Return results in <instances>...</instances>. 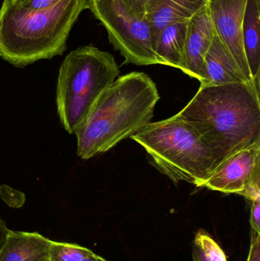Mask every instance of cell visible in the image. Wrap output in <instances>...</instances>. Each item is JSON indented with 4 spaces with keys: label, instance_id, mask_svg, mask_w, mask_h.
Segmentation results:
<instances>
[{
    "label": "cell",
    "instance_id": "1",
    "mask_svg": "<svg viewBox=\"0 0 260 261\" xmlns=\"http://www.w3.org/2000/svg\"><path fill=\"white\" fill-rule=\"evenodd\" d=\"M259 88L253 81L201 85L177 114L199 134L217 167L239 150L260 144Z\"/></svg>",
    "mask_w": 260,
    "mask_h": 261
},
{
    "label": "cell",
    "instance_id": "2",
    "mask_svg": "<svg viewBox=\"0 0 260 261\" xmlns=\"http://www.w3.org/2000/svg\"><path fill=\"white\" fill-rule=\"evenodd\" d=\"M159 99L157 85L146 73L119 76L75 132L78 156L90 159L131 138L151 123Z\"/></svg>",
    "mask_w": 260,
    "mask_h": 261
},
{
    "label": "cell",
    "instance_id": "3",
    "mask_svg": "<svg viewBox=\"0 0 260 261\" xmlns=\"http://www.w3.org/2000/svg\"><path fill=\"white\" fill-rule=\"evenodd\" d=\"M88 1L63 0L50 9L28 10L4 0L0 9V58L24 67L62 55Z\"/></svg>",
    "mask_w": 260,
    "mask_h": 261
},
{
    "label": "cell",
    "instance_id": "4",
    "mask_svg": "<svg viewBox=\"0 0 260 261\" xmlns=\"http://www.w3.org/2000/svg\"><path fill=\"white\" fill-rule=\"evenodd\" d=\"M131 138L148 152L156 168L176 184L184 181L200 187L217 167L199 134L177 115L151 122Z\"/></svg>",
    "mask_w": 260,
    "mask_h": 261
},
{
    "label": "cell",
    "instance_id": "5",
    "mask_svg": "<svg viewBox=\"0 0 260 261\" xmlns=\"http://www.w3.org/2000/svg\"><path fill=\"white\" fill-rule=\"evenodd\" d=\"M119 73L113 55L93 45L79 47L66 57L58 75L56 106L68 133L74 134L83 124Z\"/></svg>",
    "mask_w": 260,
    "mask_h": 261
},
{
    "label": "cell",
    "instance_id": "6",
    "mask_svg": "<svg viewBox=\"0 0 260 261\" xmlns=\"http://www.w3.org/2000/svg\"><path fill=\"white\" fill-rule=\"evenodd\" d=\"M88 9L108 32L110 43L125 58V64H158L147 19L131 13L123 0H89Z\"/></svg>",
    "mask_w": 260,
    "mask_h": 261
},
{
    "label": "cell",
    "instance_id": "7",
    "mask_svg": "<svg viewBox=\"0 0 260 261\" xmlns=\"http://www.w3.org/2000/svg\"><path fill=\"white\" fill-rule=\"evenodd\" d=\"M200 187L241 195L250 201L260 198V144L229 156Z\"/></svg>",
    "mask_w": 260,
    "mask_h": 261
},
{
    "label": "cell",
    "instance_id": "8",
    "mask_svg": "<svg viewBox=\"0 0 260 261\" xmlns=\"http://www.w3.org/2000/svg\"><path fill=\"white\" fill-rule=\"evenodd\" d=\"M247 3V0H209L208 7L217 35L247 80L253 81L246 58L243 38Z\"/></svg>",
    "mask_w": 260,
    "mask_h": 261
},
{
    "label": "cell",
    "instance_id": "9",
    "mask_svg": "<svg viewBox=\"0 0 260 261\" xmlns=\"http://www.w3.org/2000/svg\"><path fill=\"white\" fill-rule=\"evenodd\" d=\"M215 33V27L208 6L189 20L184 73L199 82L203 78L205 58L212 45Z\"/></svg>",
    "mask_w": 260,
    "mask_h": 261
},
{
    "label": "cell",
    "instance_id": "10",
    "mask_svg": "<svg viewBox=\"0 0 260 261\" xmlns=\"http://www.w3.org/2000/svg\"><path fill=\"white\" fill-rule=\"evenodd\" d=\"M247 78L234 59L216 32L205 58L201 86H218L248 82Z\"/></svg>",
    "mask_w": 260,
    "mask_h": 261
},
{
    "label": "cell",
    "instance_id": "11",
    "mask_svg": "<svg viewBox=\"0 0 260 261\" xmlns=\"http://www.w3.org/2000/svg\"><path fill=\"white\" fill-rule=\"evenodd\" d=\"M209 4V0H152L146 18L151 26L153 45L160 31L175 21L189 20Z\"/></svg>",
    "mask_w": 260,
    "mask_h": 261
},
{
    "label": "cell",
    "instance_id": "12",
    "mask_svg": "<svg viewBox=\"0 0 260 261\" xmlns=\"http://www.w3.org/2000/svg\"><path fill=\"white\" fill-rule=\"evenodd\" d=\"M51 240L38 232L9 230L0 249V261L48 260Z\"/></svg>",
    "mask_w": 260,
    "mask_h": 261
},
{
    "label": "cell",
    "instance_id": "13",
    "mask_svg": "<svg viewBox=\"0 0 260 261\" xmlns=\"http://www.w3.org/2000/svg\"><path fill=\"white\" fill-rule=\"evenodd\" d=\"M189 20L169 23L160 31L154 47L158 64L185 71V54Z\"/></svg>",
    "mask_w": 260,
    "mask_h": 261
},
{
    "label": "cell",
    "instance_id": "14",
    "mask_svg": "<svg viewBox=\"0 0 260 261\" xmlns=\"http://www.w3.org/2000/svg\"><path fill=\"white\" fill-rule=\"evenodd\" d=\"M260 0H247L243 22L244 51L252 79L260 86Z\"/></svg>",
    "mask_w": 260,
    "mask_h": 261
},
{
    "label": "cell",
    "instance_id": "15",
    "mask_svg": "<svg viewBox=\"0 0 260 261\" xmlns=\"http://www.w3.org/2000/svg\"><path fill=\"white\" fill-rule=\"evenodd\" d=\"M99 256L76 244L51 241L50 261H99Z\"/></svg>",
    "mask_w": 260,
    "mask_h": 261
},
{
    "label": "cell",
    "instance_id": "16",
    "mask_svg": "<svg viewBox=\"0 0 260 261\" xmlns=\"http://www.w3.org/2000/svg\"><path fill=\"white\" fill-rule=\"evenodd\" d=\"M194 244L201 248L208 261H227L221 247L206 231L199 230L197 232Z\"/></svg>",
    "mask_w": 260,
    "mask_h": 261
},
{
    "label": "cell",
    "instance_id": "17",
    "mask_svg": "<svg viewBox=\"0 0 260 261\" xmlns=\"http://www.w3.org/2000/svg\"><path fill=\"white\" fill-rule=\"evenodd\" d=\"M12 4L28 10H43L59 4L63 0H8Z\"/></svg>",
    "mask_w": 260,
    "mask_h": 261
},
{
    "label": "cell",
    "instance_id": "18",
    "mask_svg": "<svg viewBox=\"0 0 260 261\" xmlns=\"http://www.w3.org/2000/svg\"><path fill=\"white\" fill-rule=\"evenodd\" d=\"M0 195L5 202L13 208H20L22 206L25 200L23 193L5 186L0 187Z\"/></svg>",
    "mask_w": 260,
    "mask_h": 261
},
{
    "label": "cell",
    "instance_id": "19",
    "mask_svg": "<svg viewBox=\"0 0 260 261\" xmlns=\"http://www.w3.org/2000/svg\"><path fill=\"white\" fill-rule=\"evenodd\" d=\"M152 0H123L128 10L135 16L146 19L147 10Z\"/></svg>",
    "mask_w": 260,
    "mask_h": 261
},
{
    "label": "cell",
    "instance_id": "20",
    "mask_svg": "<svg viewBox=\"0 0 260 261\" xmlns=\"http://www.w3.org/2000/svg\"><path fill=\"white\" fill-rule=\"evenodd\" d=\"M250 211V225L252 231L260 234V198L251 201Z\"/></svg>",
    "mask_w": 260,
    "mask_h": 261
},
{
    "label": "cell",
    "instance_id": "21",
    "mask_svg": "<svg viewBox=\"0 0 260 261\" xmlns=\"http://www.w3.org/2000/svg\"><path fill=\"white\" fill-rule=\"evenodd\" d=\"M247 261H260V234L251 231L250 252Z\"/></svg>",
    "mask_w": 260,
    "mask_h": 261
},
{
    "label": "cell",
    "instance_id": "22",
    "mask_svg": "<svg viewBox=\"0 0 260 261\" xmlns=\"http://www.w3.org/2000/svg\"><path fill=\"white\" fill-rule=\"evenodd\" d=\"M192 258L193 261H208L201 248L195 244H194L192 248Z\"/></svg>",
    "mask_w": 260,
    "mask_h": 261
},
{
    "label": "cell",
    "instance_id": "23",
    "mask_svg": "<svg viewBox=\"0 0 260 261\" xmlns=\"http://www.w3.org/2000/svg\"><path fill=\"white\" fill-rule=\"evenodd\" d=\"M9 230L3 219L0 218V249H1L5 240H6V236H7Z\"/></svg>",
    "mask_w": 260,
    "mask_h": 261
},
{
    "label": "cell",
    "instance_id": "24",
    "mask_svg": "<svg viewBox=\"0 0 260 261\" xmlns=\"http://www.w3.org/2000/svg\"><path fill=\"white\" fill-rule=\"evenodd\" d=\"M99 261H107V260H105V259L102 258V257H99Z\"/></svg>",
    "mask_w": 260,
    "mask_h": 261
},
{
    "label": "cell",
    "instance_id": "25",
    "mask_svg": "<svg viewBox=\"0 0 260 261\" xmlns=\"http://www.w3.org/2000/svg\"><path fill=\"white\" fill-rule=\"evenodd\" d=\"M44 261H50V259H48V260H44Z\"/></svg>",
    "mask_w": 260,
    "mask_h": 261
},
{
    "label": "cell",
    "instance_id": "26",
    "mask_svg": "<svg viewBox=\"0 0 260 261\" xmlns=\"http://www.w3.org/2000/svg\"></svg>",
    "mask_w": 260,
    "mask_h": 261
}]
</instances>
